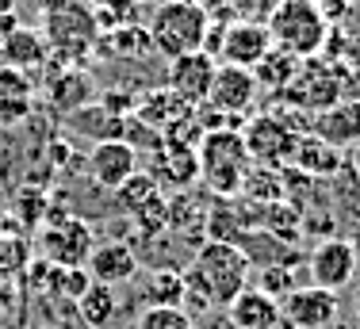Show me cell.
I'll return each mask as SVG.
<instances>
[{
  "mask_svg": "<svg viewBox=\"0 0 360 329\" xmlns=\"http://www.w3.org/2000/svg\"><path fill=\"white\" fill-rule=\"evenodd\" d=\"M207 31H211V12L200 4V0H161L150 15V34L153 50L165 54L169 62L180 54H195L203 50L207 42Z\"/></svg>",
  "mask_w": 360,
  "mask_h": 329,
  "instance_id": "obj_1",
  "label": "cell"
},
{
  "mask_svg": "<svg viewBox=\"0 0 360 329\" xmlns=\"http://www.w3.org/2000/svg\"><path fill=\"white\" fill-rule=\"evenodd\" d=\"M195 169H200L203 184H207L211 192L230 199V195L242 192L245 176H250V169H253V157H250V150H245L242 134L219 127V131H207L200 138V146H195Z\"/></svg>",
  "mask_w": 360,
  "mask_h": 329,
  "instance_id": "obj_2",
  "label": "cell"
},
{
  "mask_svg": "<svg viewBox=\"0 0 360 329\" xmlns=\"http://www.w3.org/2000/svg\"><path fill=\"white\" fill-rule=\"evenodd\" d=\"M250 253L234 241H203L195 249V261L188 272L200 280V288L207 291L211 307H230V299L242 295L250 288Z\"/></svg>",
  "mask_w": 360,
  "mask_h": 329,
  "instance_id": "obj_3",
  "label": "cell"
},
{
  "mask_svg": "<svg viewBox=\"0 0 360 329\" xmlns=\"http://www.w3.org/2000/svg\"><path fill=\"white\" fill-rule=\"evenodd\" d=\"M269 34L272 46L288 50L291 58H314L326 46V34H330V23L319 15L314 0H280L269 12Z\"/></svg>",
  "mask_w": 360,
  "mask_h": 329,
  "instance_id": "obj_4",
  "label": "cell"
},
{
  "mask_svg": "<svg viewBox=\"0 0 360 329\" xmlns=\"http://www.w3.org/2000/svg\"><path fill=\"white\" fill-rule=\"evenodd\" d=\"M42 31H46V46L58 50L62 58H81L96 42V15L81 0H54L42 8Z\"/></svg>",
  "mask_w": 360,
  "mask_h": 329,
  "instance_id": "obj_5",
  "label": "cell"
},
{
  "mask_svg": "<svg viewBox=\"0 0 360 329\" xmlns=\"http://www.w3.org/2000/svg\"><path fill=\"white\" fill-rule=\"evenodd\" d=\"M269 50H272V34L257 20H234L219 31V39L203 42V54L211 58L219 54L222 65H242V69H253Z\"/></svg>",
  "mask_w": 360,
  "mask_h": 329,
  "instance_id": "obj_6",
  "label": "cell"
},
{
  "mask_svg": "<svg viewBox=\"0 0 360 329\" xmlns=\"http://www.w3.org/2000/svg\"><path fill=\"white\" fill-rule=\"evenodd\" d=\"M245 150H250L253 161L261 164H284L295 157V142H299V131H291L284 123V115H257L242 134Z\"/></svg>",
  "mask_w": 360,
  "mask_h": 329,
  "instance_id": "obj_7",
  "label": "cell"
},
{
  "mask_svg": "<svg viewBox=\"0 0 360 329\" xmlns=\"http://www.w3.org/2000/svg\"><path fill=\"white\" fill-rule=\"evenodd\" d=\"M338 310L341 302L333 291H322V288H295L291 295H284L280 302V318L291 325V329H330L338 322Z\"/></svg>",
  "mask_w": 360,
  "mask_h": 329,
  "instance_id": "obj_8",
  "label": "cell"
},
{
  "mask_svg": "<svg viewBox=\"0 0 360 329\" xmlns=\"http://www.w3.org/2000/svg\"><path fill=\"white\" fill-rule=\"evenodd\" d=\"M219 62L203 50L195 54H180L169 62V92H176L188 108H203L211 96V81H215Z\"/></svg>",
  "mask_w": 360,
  "mask_h": 329,
  "instance_id": "obj_9",
  "label": "cell"
},
{
  "mask_svg": "<svg viewBox=\"0 0 360 329\" xmlns=\"http://www.w3.org/2000/svg\"><path fill=\"white\" fill-rule=\"evenodd\" d=\"M92 253V226L81 219H62L42 233V257L54 268H84Z\"/></svg>",
  "mask_w": 360,
  "mask_h": 329,
  "instance_id": "obj_10",
  "label": "cell"
},
{
  "mask_svg": "<svg viewBox=\"0 0 360 329\" xmlns=\"http://www.w3.org/2000/svg\"><path fill=\"white\" fill-rule=\"evenodd\" d=\"M311 283L322 291H333L338 295L356 272V249L349 245L345 238H326L319 249L311 253Z\"/></svg>",
  "mask_w": 360,
  "mask_h": 329,
  "instance_id": "obj_11",
  "label": "cell"
},
{
  "mask_svg": "<svg viewBox=\"0 0 360 329\" xmlns=\"http://www.w3.org/2000/svg\"><path fill=\"white\" fill-rule=\"evenodd\" d=\"M257 84L253 69H242V65H219L215 69V81H211V96L207 103L222 115H245V111L257 103Z\"/></svg>",
  "mask_w": 360,
  "mask_h": 329,
  "instance_id": "obj_12",
  "label": "cell"
},
{
  "mask_svg": "<svg viewBox=\"0 0 360 329\" xmlns=\"http://www.w3.org/2000/svg\"><path fill=\"white\" fill-rule=\"evenodd\" d=\"M139 172V150L123 138H111V142H96L89 150V176L96 180L100 188H111L115 192L119 184Z\"/></svg>",
  "mask_w": 360,
  "mask_h": 329,
  "instance_id": "obj_13",
  "label": "cell"
},
{
  "mask_svg": "<svg viewBox=\"0 0 360 329\" xmlns=\"http://www.w3.org/2000/svg\"><path fill=\"white\" fill-rule=\"evenodd\" d=\"M84 272H89L92 283H104V288H119V283L134 280L139 272V257L131 253V245L123 241H108V245H92L89 261H84Z\"/></svg>",
  "mask_w": 360,
  "mask_h": 329,
  "instance_id": "obj_14",
  "label": "cell"
},
{
  "mask_svg": "<svg viewBox=\"0 0 360 329\" xmlns=\"http://www.w3.org/2000/svg\"><path fill=\"white\" fill-rule=\"evenodd\" d=\"M31 103H35V84L20 69L0 65V127H20L31 119Z\"/></svg>",
  "mask_w": 360,
  "mask_h": 329,
  "instance_id": "obj_15",
  "label": "cell"
},
{
  "mask_svg": "<svg viewBox=\"0 0 360 329\" xmlns=\"http://www.w3.org/2000/svg\"><path fill=\"white\" fill-rule=\"evenodd\" d=\"M314 138H322L326 146L341 150V146H353L360 142V103H330L326 111H319V119L311 123Z\"/></svg>",
  "mask_w": 360,
  "mask_h": 329,
  "instance_id": "obj_16",
  "label": "cell"
},
{
  "mask_svg": "<svg viewBox=\"0 0 360 329\" xmlns=\"http://www.w3.org/2000/svg\"><path fill=\"white\" fill-rule=\"evenodd\" d=\"M226 314H230V325L234 329H276L280 325V302L257 288H245L242 295L230 299Z\"/></svg>",
  "mask_w": 360,
  "mask_h": 329,
  "instance_id": "obj_17",
  "label": "cell"
},
{
  "mask_svg": "<svg viewBox=\"0 0 360 329\" xmlns=\"http://www.w3.org/2000/svg\"><path fill=\"white\" fill-rule=\"evenodd\" d=\"M46 58H50L46 39H42L39 31H31V27H15L12 34L0 39V65H8V69L27 73V69L46 65Z\"/></svg>",
  "mask_w": 360,
  "mask_h": 329,
  "instance_id": "obj_18",
  "label": "cell"
},
{
  "mask_svg": "<svg viewBox=\"0 0 360 329\" xmlns=\"http://www.w3.org/2000/svg\"><path fill=\"white\" fill-rule=\"evenodd\" d=\"M134 111H139V119H142V123H150L153 131H165L169 134L176 123H184L195 108H188L176 92L165 89V92H150L146 100H139V103H134Z\"/></svg>",
  "mask_w": 360,
  "mask_h": 329,
  "instance_id": "obj_19",
  "label": "cell"
},
{
  "mask_svg": "<svg viewBox=\"0 0 360 329\" xmlns=\"http://www.w3.org/2000/svg\"><path fill=\"white\" fill-rule=\"evenodd\" d=\"M65 123H70V131L77 134H89L92 142H111V138H123L127 131V119L123 115H111L108 108H100V103H84V108H77L65 115Z\"/></svg>",
  "mask_w": 360,
  "mask_h": 329,
  "instance_id": "obj_20",
  "label": "cell"
},
{
  "mask_svg": "<svg viewBox=\"0 0 360 329\" xmlns=\"http://www.w3.org/2000/svg\"><path fill=\"white\" fill-rule=\"evenodd\" d=\"M77 310H81L84 325L108 329L111 322H115V314H119V295H115V288H104V283H89V288H84V295L77 299Z\"/></svg>",
  "mask_w": 360,
  "mask_h": 329,
  "instance_id": "obj_21",
  "label": "cell"
},
{
  "mask_svg": "<svg viewBox=\"0 0 360 329\" xmlns=\"http://www.w3.org/2000/svg\"><path fill=\"white\" fill-rule=\"evenodd\" d=\"M89 96H92V81L81 69H62V73L54 77V84H50V100H54V108H62L65 115L77 108H84Z\"/></svg>",
  "mask_w": 360,
  "mask_h": 329,
  "instance_id": "obj_22",
  "label": "cell"
},
{
  "mask_svg": "<svg viewBox=\"0 0 360 329\" xmlns=\"http://www.w3.org/2000/svg\"><path fill=\"white\" fill-rule=\"evenodd\" d=\"M295 73H299V58H291L288 50H280V46H272L269 54L253 65L257 84H269V89H288V84L295 81Z\"/></svg>",
  "mask_w": 360,
  "mask_h": 329,
  "instance_id": "obj_23",
  "label": "cell"
},
{
  "mask_svg": "<svg viewBox=\"0 0 360 329\" xmlns=\"http://www.w3.org/2000/svg\"><path fill=\"white\" fill-rule=\"evenodd\" d=\"M291 161H295L299 169H307V172H319V176H326V172L338 169V150H333V146H326L322 138H314V134H299L295 157H291Z\"/></svg>",
  "mask_w": 360,
  "mask_h": 329,
  "instance_id": "obj_24",
  "label": "cell"
},
{
  "mask_svg": "<svg viewBox=\"0 0 360 329\" xmlns=\"http://www.w3.org/2000/svg\"><path fill=\"white\" fill-rule=\"evenodd\" d=\"M134 329H192V314L184 307H146Z\"/></svg>",
  "mask_w": 360,
  "mask_h": 329,
  "instance_id": "obj_25",
  "label": "cell"
},
{
  "mask_svg": "<svg viewBox=\"0 0 360 329\" xmlns=\"http://www.w3.org/2000/svg\"><path fill=\"white\" fill-rule=\"evenodd\" d=\"M150 295H153V307H180V299H184V280H180L176 268H161V272H153Z\"/></svg>",
  "mask_w": 360,
  "mask_h": 329,
  "instance_id": "obj_26",
  "label": "cell"
},
{
  "mask_svg": "<svg viewBox=\"0 0 360 329\" xmlns=\"http://www.w3.org/2000/svg\"><path fill=\"white\" fill-rule=\"evenodd\" d=\"M111 42H115L111 54H123V58H142L153 50L150 34H146V27H139V23H119L115 34H111Z\"/></svg>",
  "mask_w": 360,
  "mask_h": 329,
  "instance_id": "obj_27",
  "label": "cell"
},
{
  "mask_svg": "<svg viewBox=\"0 0 360 329\" xmlns=\"http://www.w3.org/2000/svg\"><path fill=\"white\" fill-rule=\"evenodd\" d=\"M115 192H119V207H123L127 214H134L139 207H146L153 195H158V184H153L150 176H142V172H134V176L127 180V184H119Z\"/></svg>",
  "mask_w": 360,
  "mask_h": 329,
  "instance_id": "obj_28",
  "label": "cell"
},
{
  "mask_svg": "<svg viewBox=\"0 0 360 329\" xmlns=\"http://www.w3.org/2000/svg\"><path fill=\"white\" fill-rule=\"evenodd\" d=\"M165 169H169V176H173V184L188 188L195 176H200V169H195V150L192 146H169Z\"/></svg>",
  "mask_w": 360,
  "mask_h": 329,
  "instance_id": "obj_29",
  "label": "cell"
},
{
  "mask_svg": "<svg viewBox=\"0 0 360 329\" xmlns=\"http://www.w3.org/2000/svg\"><path fill=\"white\" fill-rule=\"evenodd\" d=\"M257 291H264V295H272V299H284L295 291V280H291V272L288 268H280V264H264V272H261V288Z\"/></svg>",
  "mask_w": 360,
  "mask_h": 329,
  "instance_id": "obj_30",
  "label": "cell"
},
{
  "mask_svg": "<svg viewBox=\"0 0 360 329\" xmlns=\"http://www.w3.org/2000/svg\"><path fill=\"white\" fill-rule=\"evenodd\" d=\"M20 211H23V219L35 226V222L42 219V211H46V195L35 192V188H23V195H20Z\"/></svg>",
  "mask_w": 360,
  "mask_h": 329,
  "instance_id": "obj_31",
  "label": "cell"
},
{
  "mask_svg": "<svg viewBox=\"0 0 360 329\" xmlns=\"http://www.w3.org/2000/svg\"><path fill=\"white\" fill-rule=\"evenodd\" d=\"M314 8H319V15L326 23L341 20V12H349V0H314Z\"/></svg>",
  "mask_w": 360,
  "mask_h": 329,
  "instance_id": "obj_32",
  "label": "cell"
},
{
  "mask_svg": "<svg viewBox=\"0 0 360 329\" xmlns=\"http://www.w3.org/2000/svg\"><path fill=\"white\" fill-rule=\"evenodd\" d=\"M15 4H20V0H0V15H8V12H15Z\"/></svg>",
  "mask_w": 360,
  "mask_h": 329,
  "instance_id": "obj_33",
  "label": "cell"
},
{
  "mask_svg": "<svg viewBox=\"0 0 360 329\" xmlns=\"http://www.w3.org/2000/svg\"><path fill=\"white\" fill-rule=\"evenodd\" d=\"M131 4H134V8H158L161 0H131Z\"/></svg>",
  "mask_w": 360,
  "mask_h": 329,
  "instance_id": "obj_34",
  "label": "cell"
},
{
  "mask_svg": "<svg viewBox=\"0 0 360 329\" xmlns=\"http://www.w3.org/2000/svg\"><path fill=\"white\" fill-rule=\"evenodd\" d=\"M356 318H360V291H356Z\"/></svg>",
  "mask_w": 360,
  "mask_h": 329,
  "instance_id": "obj_35",
  "label": "cell"
},
{
  "mask_svg": "<svg viewBox=\"0 0 360 329\" xmlns=\"http://www.w3.org/2000/svg\"><path fill=\"white\" fill-rule=\"evenodd\" d=\"M345 329H360V318H356V322H353V325H345Z\"/></svg>",
  "mask_w": 360,
  "mask_h": 329,
  "instance_id": "obj_36",
  "label": "cell"
},
{
  "mask_svg": "<svg viewBox=\"0 0 360 329\" xmlns=\"http://www.w3.org/2000/svg\"><path fill=\"white\" fill-rule=\"evenodd\" d=\"M42 4H54V0H42Z\"/></svg>",
  "mask_w": 360,
  "mask_h": 329,
  "instance_id": "obj_37",
  "label": "cell"
}]
</instances>
